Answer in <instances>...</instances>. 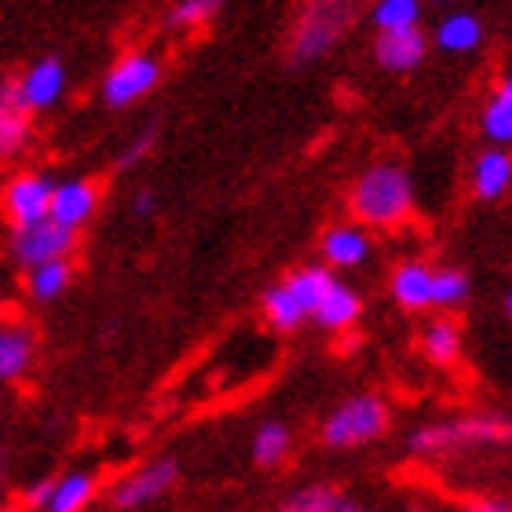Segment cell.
I'll return each mask as SVG.
<instances>
[{
    "label": "cell",
    "mask_w": 512,
    "mask_h": 512,
    "mask_svg": "<svg viewBox=\"0 0 512 512\" xmlns=\"http://www.w3.org/2000/svg\"><path fill=\"white\" fill-rule=\"evenodd\" d=\"M348 205H352V216L359 227H377V231L399 227L414 213V180L403 165L377 161L355 180Z\"/></svg>",
    "instance_id": "cell-1"
},
{
    "label": "cell",
    "mask_w": 512,
    "mask_h": 512,
    "mask_svg": "<svg viewBox=\"0 0 512 512\" xmlns=\"http://www.w3.org/2000/svg\"><path fill=\"white\" fill-rule=\"evenodd\" d=\"M509 443V417L498 414V410H487V414H465V417H450V421H428V425H417L410 436H406V447L414 458H447V454H458V450H480V447H505Z\"/></svg>",
    "instance_id": "cell-2"
},
{
    "label": "cell",
    "mask_w": 512,
    "mask_h": 512,
    "mask_svg": "<svg viewBox=\"0 0 512 512\" xmlns=\"http://www.w3.org/2000/svg\"><path fill=\"white\" fill-rule=\"evenodd\" d=\"M388 425H392V406L374 392H359L348 395L344 403H337L326 414L319 439L330 450H355L381 439L388 432Z\"/></svg>",
    "instance_id": "cell-3"
},
{
    "label": "cell",
    "mask_w": 512,
    "mask_h": 512,
    "mask_svg": "<svg viewBox=\"0 0 512 512\" xmlns=\"http://www.w3.org/2000/svg\"><path fill=\"white\" fill-rule=\"evenodd\" d=\"M355 15V0H308L297 15L293 41H289V59L297 66L319 63L322 55H330L337 41L344 37L348 22Z\"/></svg>",
    "instance_id": "cell-4"
},
{
    "label": "cell",
    "mask_w": 512,
    "mask_h": 512,
    "mask_svg": "<svg viewBox=\"0 0 512 512\" xmlns=\"http://www.w3.org/2000/svg\"><path fill=\"white\" fill-rule=\"evenodd\" d=\"M161 81V63L158 55L150 52H128L125 59L110 66L107 77H103V103L114 110L136 107L139 99H147Z\"/></svg>",
    "instance_id": "cell-5"
},
{
    "label": "cell",
    "mask_w": 512,
    "mask_h": 512,
    "mask_svg": "<svg viewBox=\"0 0 512 512\" xmlns=\"http://www.w3.org/2000/svg\"><path fill=\"white\" fill-rule=\"evenodd\" d=\"M180 483V465L172 458H150L143 465H136L132 472H125L114 487H110V509L132 512L143 505L158 502Z\"/></svg>",
    "instance_id": "cell-6"
},
{
    "label": "cell",
    "mask_w": 512,
    "mask_h": 512,
    "mask_svg": "<svg viewBox=\"0 0 512 512\" xmlns=\"http://www.w3.org/2000/svg\"><path fill=\"white\" fill-rule=\"evenodd\" d=\"M74 246H77V235L59 227L55 220H37L30 227H11V238H8L11 260L22 271H33V267L52 264V260H70Z\"/></svg>",
    "instance_id": "cell-7"
},
{
    "label": "cell",
    "mask_w": 512,
    "mask_h": 512,
    "mask_svg": "<svg viewBox=\"0 0 512 512\" xmlns=\"http://www.w3.org/2000/svg\"><path fill=\"white\" fill-rule=\"evenodd\" d=\"M52 191L55 180L44 172H22L4 187V216L11 220V227H30L37 220H48L52 209Z\"/></svg>",
    "instance_id": "cell-8"
},
{
    "label": "cell",
    "mask_w": 512,
    "mask_h": 512,
    "mask_svg": "<svg viewBox=\"0 0 512 512\" xmlns=\"http://www.w3.org/2000/svg\"><path fill=\"white\" fill-rule=\"evenodd\" d=\"M99 209V187L92 180H63L55 183L52 191V209H48V220H55L66 231H81V227L96 216Z\"/></svg>",
    "instance_id": "cell-9"
},
{
    "label": "cell",
    "mask_w": 512,
    "mask_h": 512,
    "mask_svg": "<svg viewBox=\"0 0 512 512\" xmlns=\"http://www.w3.org/2000/svg\"><path fill=\"white\" fill-rule=\"evenodd\" d=\"M66 92V63L55 59V55H44L37 63L19 77V96L26 114L30 110H48L55 107Z\"/></svg>",
    "instance_id": "cell-10"
},
{
    "label": "cell",
    "mask_w": 512,
    "mask_h": 512,
    "mask_svg": "<svg viewBox=\"0 0 512 512\" xmlns=\"http://www.w3.org/2000/svg\"><path fill=\"white\" fill-rule=\"evenodd\" d=\"M33 363H37V330L26 322H4L0 326V381H22L33 370Z\"/></svg>",
    "instance_id": "cell-11"
},
{
    "label": "cell",
    "mask_w": 512,
    "mask_h": 512,
    "mask_svg": "<svg viewBox=\"0 0 512 512\" xmlns=\"http://www.w3.org/2000/svg\"><path fill=\"white\" fill-rule=\"evenodd\" d=\"M374 253V238L370 231L359 224H337L322 235V260L326 267H337V271H352V267H363Z\"/></svg>",
    "instance_id": "cell-12"
},
{
    "label": "cell",
    "mask_w": 512,
    "mask_h": 512,
    "mask_svg": "<svg viewBox=\"0 0 512 512\" xmlns=\"http://www.w3.org/2000/svg\"><path fill=\"white\" fill-rule=\"evenodd\" d=\"M377 63L392 74H410L425 63L428 55V37L421 33V26L414 30H399V33H377Z\"/></svg>",
    "instance_id": "cell-13"
},
{
    "label": "cell",
    "mask_w": 512,
    "mask_h": 512,
    "mask_svg": "<svg viewBox=\"0 0 512 512\" xmlns=\"http://www.w3.org/2000/svg\"><path fill=\"white\" fill-rule=\"evenodd\" d=\"M512 187V158L505 147H487L472 161V194L480 202H502Z\"/></svg>",
    "instance_id": "cell-14"
},
{
    "label": "cell",
    "mask_w": 512,
    "mask_h": 512,
    "mask_svg": "<svg viewBox=\"0 0 512 512\" xmlns=\"http://www.w3.org/2000/svg\"><path fill=\"white\" fill-rule=\"evenodd\" d=\"M30 143V114L22 107L19 81H0V161L15 158Z\"/></svg>",
    "instance_id": "cell-15"
},
{
    "label": "cell",
    "mask_w": 512,
    "mask_h": 512,
    "mask_svg": "<svg viewBox=\"0 0 512 512\" xmlns=\"http://www.w3.org/2000/svg\"><path fill=\"white\" fill-rule=\"evenodd\" d=\"M432 275L436 267L425 260H403L392 271V297L403 311H428L432 308Z\"/></svg>",
    "instance_id": "cell-16"
},
{
    "label": "cell",
    "mask_w": 512,
    "mask_h": 512,
    "mask_svg": "<svg viewBox=\"0 0 512 512\" xmlns=\"http://www.w3.org/2000/svg\"><path fill=\"white\" fill-rule=\"evenodd\" d=\"M99 491V476L88 469L66 472V476H52V491L41 512H85Z\"/></svg>",
    "instance_id": "cell-17"
},
{
    "label": "cell",
    "mask_w": 512,
    "mask_h": 512,
    "mask_svg": "<svg viewBox=\"0 0 512 512\" xmlns=\"http://www.w3.org/2000/svg\"><path fill=\"white\" fill-rule=\"evenodd\" d=\"M359 315H363V297H359L352 286L333 282L330 293L322 297V304L315 308V315H311V322H319L322 330H330V333H344L359 322Z\"/></svg>",
    "instance_id": "cell-18"
},
{
    "label": "cell",
    "mask_w": 512,
    "mask_h": 512,
    "mask_svg": "<svg viewBox=\"0 0 512 512\" xmlns=\"http://www.w3.org/2000/svg\"><path fill=\"white\" fill-rule=\"evenodd\" d=\"M483 33L487 30H483L480 15H472V11H450V15L439 19L432 41L450 55H469L483 44Z\"/></svg>",
    "instance_id": "cell-19"
},
{
    "label": "cell",
    "mask_w": 512,
    "mask_h": 512,
    "mask_svg": "<svg viewBox=\"0 0 512 512\" xmlns=\"http://www.w3.org/2000/svg\"><path fill=\"white\" fill-rule=\"evenodd\" d=\"M333 282H337V275H333L326 264H308V267H297L282 286H286V293L293 297V304L304 311V319H311L315 308L322 304V297L330 293Z\"/></svg>",
    "instance_id": "cell-20"
},
{
    "label": "cell",
    "mask_w": 512,
    "mask_h": 512,
    "mask_svg": "<svg viewBox=\"0 0 512 512\" xmlns=\"http://www.w3.org/2000/svg\"><path fill=\"white\" fill-rule=\"evenodd\" d=\"M421 352L432 366H454L461 359V326L447 315L428 319L421 330Z\"/></svg>",
    "instance_id": "cell-21"
},
{
    "label": "cell",
    "mask_w": 512,
    "mask_h": 512,
    "mask_svg": "<svg viewBox=\"0 0 512 512\" xmlns=\"http://www.w3.org/2000/svg\"><path fill=\"white\" fill-rule=\"evenodd\" d=\"M293 454V428L286 421H260L253 432V461L260 469H278Z\"/></svg>",
    "instance_id": "cell-22"
},
{
    "label": "cell",
    "mask_w": 512,
    "mask_h": 512,
    "mask_svg": "<svg viewBox=\"0 0 512 512\" xmlns=\"http://www.w3.org/2000/svg\"><path fill=\"white\" fill-rule=\"evenodd\" d=\"M480 128L494 147H505L512 139V81L509 77H502L498 88L491 92V99H487V107H483V114H480Z\"/></svg>",
    "instance_id": "cell-23"
},
{
    "label": "cell",
    "mask_w": 512,
    "mask_h": 512,
    "mask_svg": "<svg viewBox=\"0 0 512 512\" xmlns=\"http://www.w3.org/2000/svg\"><path fill=\"white\" fill-rule=\"evenodd\" d=\"M74 282V264L70 260H52V264H41L26 271V289H30L33 300H41V304H52L59 300L70 289Z\"/></svg>",
    "instance_id": "cell-24"
},
{
    "label": "cell",
    "mask_w": 512,
    "mask_h": 512,
    "mask_svg": "<svg viewBox=\"0 0 512 512\" xmlns=\"http://www.w3.org/2000/svg\"><path fill=\"white\" fill-rule=\"evenodd\" d=\"M469 293L472 282L461 267H436V275H432V308L454 311L469 300Z\"/></svg>",
    "instance_id": "cell-25"
},
{
    "label": "cell",
    "mask_w": 512,
    "mask_h": 512,
    "mask_svg": "<svg viewBox=\"0 0 512 512\" xmlns=\"http://www.w3.org/2000/svg\"><path fill=\"white\" fill-rule=\"evenodd\" d=\"M417 22H421V0H377L374 4L377 33L414 30Z\"/></svg>",
    "instance_id": "cell-26"
},
{
    "label": "cell",
    "mask_w": 512,
    "mask_h": 512,
    "mask_svg": "<svg viewBox=\"0 0 512 512\" xmlns=\"http://www.w3.org/2000/svg\"><path fill=\"white\" fill-rule=\"evenodd\" d=\"M264 319L275 326L278 333H293V330H300L304 326V311L293 304V297L286 293V286L278 282V286H271L264 293Z\"/></svg>",
    "instance_id": "cell-27"
},
{
    "label": "cell",
    "mask_w": 512,
    "mask_h": 512,
    "mask_svg": "<svg viewBox=\"0 0 512 512\" xmlns=\"http://www.w3.org/2000/svg\"><path fill=\"white\" fill-rule=\"evenodd\" d=\"M337 498H341V491L330 487V483H304V487L289 494L278 512H330L337 505Z\"/></svg>",
    "instance_id": "cell-28"
},
{
    "label": "cell",
    "mask_w": 512,
    "mask_h": 512,
    "mask_svg": "<svg viewBox=\"0 0 512 512\" xmlns=\"http://www.w3.org/2000/svg\"><path fill=\"white\" fill-rule=\"evenodd\" d=\"M227 0H176L165 15V26L169 30H191V26H202L216 15V11L224 8Z\"/></svg>",
    "instance_id": "cell-29"
},
{
    "label": "cell",
    "mask_w": 512,
    "mask_h": 512,
    "mask_svg": "<svg viewBox=\"0 0 512 512\" xmlns=\"http://www.w3.org/2000/svg\"><path fill=\"white\" fill-rule=\"evenodd\" d=\"M154 139H158V128H147V132H139V136L132 139V143H128V147L118 154V165H121V169H136L139 161H143L150 154V150H154Z\"/></svg>",
    "instance_id": "cell-30"
},
{
    "label": "cell",
    "mask_w": 512,
    "mask_h": 512,
    "mask_svg": "<svg viewBox=\"0 0 512 512\" xmlns=\"http://www.w3.org/2000/svg\"><path fill=\"white\" fill-rule=\"evenodd\" d=\"M48 491H52V476H44V480L30 483V487H26V494H22V502H26V509L41 512V509H44V502H48Z\"/></svg>",
    "instance_id": "cell-31"
},
{
    "label": "cell",
    "mask_w": 512,
    "mask_h": 512,
    "mask_svg": "<svg viewBox=\"0 0 512 512\" xmlns=\"http://www.w3.org/2000/svg\"><path fill=\"white\" fill-rule=\"evenodd\" d=\"M465 512H512V505H509V498H502V494H491V498H476V502H469Z\"/></svg>",
    "instance_id": "cell-32"
},
{
    "label": "cell",
    "mask_w": 512,
    "mask_h": 512,
    "mask_svg": "<svg viewBox=\"0 0 512 512\" xmlns=\"http://www.w3.org/2000/svg\"><path fill=\"white\" fill-rule=\"evenodd\" d=\"M154 209H158V198H154V191H139L136 198H132V216H139V220H143V216H150Z\"/></svg>",
    "instance_id": "cell-33"
},
{
    "label": "cell",
    "mask_w": 512,
    "mask_h": 512,
    "mask_svg": "<svg viewBox=\"0 0 512 512\" xmlns=\"http://www.w3.org/2000/svg\"><path fill=\"white\" fill-rule=\"evenodd\" d=\"M330 512H370V509H366L363 502H355V498H348V494H341V498H337V505H333Z\"/></svg>",
    "instance_id": "cell-34"
},
{
    "label": "cell",
    "mask_w": 512,
    "mask_h": 512,
    "mask_svg": "<svg viewBox=\"0 0 512 512\" xmlns=\"http://www.w3.org/2000/svg\"><path fill=\"white\" fill-rule=\"evenodd\" d=\"M4 487H8V454L0 450V498H4Z\"/></svg>",
    "instance_id": "cell-35"
},
{
    "label": "cell",
    "mask_w": 512,
    "mask_h": 512,
    "mask_svg": "<svg viewBox=\"0 0 512 512\" xmlns=\"http://www.w3.org/2000/svg\"><path fill=\"white\" fill-rule=\"evenodd\" d=\"M0 512H26V509H19V505H4Z\"/></svg>",
    "instance_id": "cell-36"
},
{
    "label": "cell",
    "mask_w": 512,
    "mask_h": 512,
    "mask_svg": "<svg viewBox=\"0 0 512 512\" xmlns=\"http://www.w3.org/2000/svg\"><path fill=\"white\" fill-rule=\"evenodd\" d=\"M432 4H450V0H432Z\"/></svg>",
    "instance_id": "cell-37"
},
{
    "label": "cell",
    "mask_w": 512,
    "mask_h": 512,
    "mask_svg": "<svg viewBox=\"0 0 512 512\" xmlns=\"http://www.w3.org/2000/svg\"><path fill=\"white\" fill-rule=\"evenodd\" d=\"M381 512H403V509H381Z\"/></svg>",
    "instance_id": "cell-38"
}]
</instances>
